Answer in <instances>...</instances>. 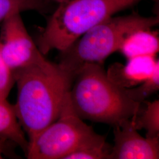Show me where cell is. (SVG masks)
Returning a JSON list of instances; mask_svg holds the SVG:
<instances>
[{
    "instance_id": "1",
    "label": "cell",
    "mask_w": 159,
    "mask_h": 159,
    "mask_svg": "<svg viewBox=\"0 0 159 159\" xmlns=\"http://www.w3.org/2000/svg\"><path fill=\"white\" fill-rule=\"evenodd\" d=\"M17 87L13 105L29 142L58 118L74 78L46 58L14 72Z\"/></svg>"
},
{
    "instance_id": "2",
    "label": "cell",
    "mask_w": 159,
    "mask_h": 159,
    "mask_svg": "<svg viewBox=\"0 0 159 159\" xmlns=\"http://www.w3.org/2000/svg\"><path fill=\"white\" fill-rule=\"evenodd\" d=\"M70 98L81 119L113 126L131 119L142 103L131 100L125 89L109 79L100 63L86 64L76 73Z\"/></svg>"
},
{
    "instance_id": "3",
    "label": "cell",
    "mask_w": 159,
    "mask_h": 159,
    "mask_svg": "<svg viewBox=\"0 0 159 159\" xmlns=\"http://www.w3.org/2000/svg\"><path fill=\"white\" fill-rule=\"evenodd\" d=\"M140 0H67L59 3L37 38L43 55L64 51L99 23Z\"/></svg>"
},
{
    "instance_id": "4",
    "label": "cell",
    "mask_w": 159,
    "mask_h": 159,
    "mask_svg": "<svg viewBox=\"0 0 159 159\" xmlns=\"http://www.w3.org/2000/svg\"><path fill=\"white\" fill-rule=\"evenodd\" d=\"M159 24V17L137 14L112 17L93 27L60 51L58 64L73 78L86 64H102L105 59L119 51L125 40L135 31L152 29Z\"/></svg>"
},
{
    "instance_id": "5",
    "label": "cell",
    "mask_w": 159,
    "mask_h": 159,
    "mask_svg": "<svg viewBox=\"0 0 159 159\" xmlns=\"http://www.w3.org/2000/svg\"><path fill=\"white\" fill-rule=\"evenodd\" d=\"M94 132L75 112L69 91L58 118L29 141L26 157L64 159Z\"/></svg>"
},
{
    "instance_id": "6",
    "label": "cell",
    "mask_w": 159,
    "mask_h": 159,
    "mask_svg": "<svg viewBox=\"0 0 159 159\" xmlns=\"http://www.w3.org/2000/svg\"><path fill=\"white\" fill-rule=\"evenodd\" d=\"M2 23L0 51L13 72L45 58L29 34L20 14L10 16Z\"/></svg>"
},
{
    "instance_id": "7",
    "label": "cell",
    "mask_w": 159,
    "mask_h": 159,
    "mask_svg": "<svg viewBox=\"0 0 159 159\" xmlns=\"http://www.w3.org/2000/svg\"><path fill=\"white\" fill-rule=\"evenodd\" d=\"M114 146L109 159H158L159 137H143L130 119L114 125Z\"/></svg>"
},
{
    "instance_id": "8",
    "label": "cell",
    "mask_w": 159,
    "mask_h": 159,
    "mask_svg": "<svg viewBox=\"0 0 159 159\" xmlns=\"http://www.w3.org/2000/svg\"><path fill=\"white\" fill-rule=\"evenodd\" d=\"M156 56H140L127 60L125 65L119 63L109 67L106 73L115 84L123 89H130L141 84L153 74L159 65Z\"/></svg>"
},
{
    "instance_id": "9",
    "label": "cell",
    "mask_w": 159,
    "mask_h": 159,
    "mask_svg": "<svg viewBox=\"0 0 159 159\" xmlns=\"http://www.w3.org/2000/svg\"><path fill=\"white\" fill-rule=\"evenodd\" d=\"M159 49L158 33L151 29H144L129 35L119 51L128 60L140 56H156Z\"/></svg>"
},
{
    "instance_id": "10",
    "label": "cell",
    "mask_w": 159,
    "mask_h": 159,
    "mask_svg": "<svg viewBox=\"0 0 159 159\" xmlns=\"http://www.w3.org/2000/svg\"><path fill=\"white\" fill-rule=\"evenodd\" d=\"M0 137L14 143L26 154L29 140L16 115L13 105L0 99Z\"/></svg>"
},
{
    "instance_id": "11",
    "label": "cell",
    "mask_w": 159,
    "mask_h": 159,
    "mask_svg": "<svg viewBox=\"0 0 159 159\" xmlns=\"http://www.w3.org/2000/svg\"><path fill=\"white\" fill-rule=\"evenodd\" d=\"M112 147L94 132L64 159H109Z\"/></svg>"
},
{
    "instance_id": "12",
    "label": "cell",
    "mask_w": 159,
    "mask_h": 159,
    "mask_svg": "<svg viewBox=\"0 0 159 159\" xmlns=\"http://www.w3.org/2000/svg\"><path fill=\"white\" fill-rule=\"evenodd\" d=\"M137 130H146V137H159V101L143 102L136 114L130 119Z\"/></svg>"
},
{
    "instance_id": "13",
    "label": "cell",
    "mask_w": 159,
    "mask_h": 159,
    "mask_svg": "<svg viewBox=\"0 0 159 159\" xmlns=\"http://www.w3.org/2000/svg\"><path fill=\"white\" fill-rule=\"evenodd\" d=\"M46 0H0V23L15 14L29 10H43Z\"/></svg>"
},
{
    "instance_id": "14",
    "label": "cell",
    "mask_w": 159,
    "mask_h": 159,
    "mask_svg": "<svg viewBox=\"0 0 159 159\" xmlns=\"http://www.w3.org/2000/svg\"><path fill=\"white\" fill-rule=\"evenodd\" d=\"M159 90V65L148 79L138 87L125 89V91L129 97L136 102H142L146 98Z\"/></svg>"
},
{
    "instance_id": "15",
    "label": "cell",
    "mask_w": 159,
    "mask_h": 159,
    "mask_svg": "<svg viewBox=\"0 0 159 159\" xmlns=\"http://www.w3.org/2000/svg\"><path fill=\"white\" fill-rule=\"evenodd\" d=\"M14 84V72L6 63L0 51V99L7 100Z\"/></svg>"
},
{
    "instance_id": "16",
    "label": "cell",
    "mask_w": 159,
    "mask_h": 159,
    "mask_svg": "<svg viewBox=\"0 0 159 159\" xmlns=\"http://www.w3.org/2000/svg\"><path fill=\"white\" fill-rule=\"evenodd\" d=\"M4 144H1L0 143V159H2V154L4 152Z\"/></svg>"
},
{
    "instance_id": "17",
    "label": "cell",
    "mask_w": 159,
    "mask_h": 159,
    "mask_svg": "<svg viewBox=\"0 0 159 159\" xmlns=\"http://www.w3.org/2000/svg\"><path fill=\"white\" fill-rule=\"evenodd\" d=\"M51 1H54V2H57L58 4H59V3L63 2H64V1H67V0H51Z\"/></svg>"
},
{
    "instance_id": "18",
    "label": "cell",
    "mask_w": 159,
    "mask_h": 159,
    "mask_svg": "<svg viewBox=\"0 0 159 159\" xmlns=\"http://www.w3.org/2000/svg\"><path fill=\"white\" fill-rule=\"evenodd\" d=\"M6 141H7L6 140L2 139V138H1V137H0V143H1V144H4V143H5Z\"/></svg>"
}]
</instances>
